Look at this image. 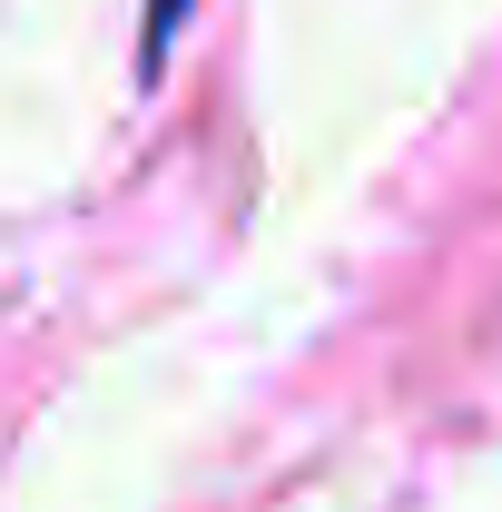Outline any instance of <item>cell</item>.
I'll use <instances>...</instances> for the list:
<instances>
[{
    "mask_svg": "<svg viewBox=\"0 0 502 512\" xmlns=\"http://www.w3.org/2000/svg\"><path fill=\"white\" fill-rule=\"evenodd\" d=\"M178 10H188V0H158V10H148V69L168 60V30H178Z\"/></svg>",
    "mask_w": 502,
    "mask_h": 512,
    "instance_id": "1",
    "label": "cell"
}]
</instances>
